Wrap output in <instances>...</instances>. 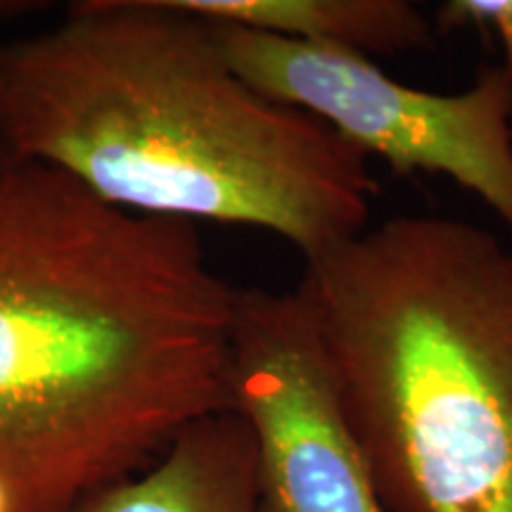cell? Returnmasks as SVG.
<instances>
[{"mask_svg": "<svg viewBox=\"0 0 512 512\" xmlns=\"http://www.w3.org/2000/svg\"><path fill=\"white\" fill-rule=\"evenodd\" d=\"M238 287L197 223L112 207L0 147V482L72 512L235 411Z\"/></svg>", "mask_w": 512, "mask_h": 512, "instance_id": "cell-1", "label": "cell"}, {"mask_svg": "<svg viewBox=\"0 0 512 512\" xmlns=\"http://www.w3.org/2000/svg\"><path fill=\"white\" fill-rule=\"evenodd\" d=\"M0 147L112 207L268 230L316 259L368 228V155L256 91L174 0H86L0 43Z\"/></svg>", "mask_w": 512, "mask_h": 512, "instance_id": "cell-2", "label": "cell"}, {"mask_svg": "<svg viewBox=\"0 0 512 512\" xmlns=\"http://www.w3.org/2000/svg\"><path fill=\"white\" fill-rule=\"evenodd\" d=\"M309 304L387 512H512V245L392 216L316 259Z\"/></svg>", "mask_w": 512, "mask_h": 512, "instance_id": "cell-3", "label": "cell"}, {"mask_svg": "<svg viewBox=\"0 0 512 512\" xmlns=\"http://www.w3.org/2000/svg\"><path fill=\"white\" fill-rule=\"evenodd\" d=\"M211 24V22H209ZM230 67L256 91L313 114L394 174H441L508 228L512 245V79L479 69L460 93H432L382 72L366 55L211 24Z\"/></svg>", "mask_w": 512, "mask_h": 512, "instance_id": "cell-4", "label": "cell"}, {"mask_svg": "<svg viewBox=\"0 0 512 512\" xmlns=\"http://www.w3.org/2000/svg\"><path fill=\"white\" fill-rule=\"evenodd\" d=\"M230 387L254 432L261 512H387L297 290H238Z\"/></svg>", "mask_w": 512, "mask_h": 512, "instance_id": "cell-5", "label": "cell"}, {"mask_svg": "<svg viewBox=\"0 0 512 512\" xmlns=\"http://www.w3.org/2000/svg\"><path fill=\"white\" fill-rule=\"evenodd\" d=\"M72 512H261L252 427L238 411L197 420L150 467L95 491Z\"/></svg>", "mask_w": 512, "mask_h": 512, "instance_id": "cell-6", "label": "cell"}, {"mask_svg": "<svg viewBox=\"0 0 512 512\" xmlns=\"http://www.w3.org/2000/svg\"><path fill=\"white\" fill-rule=\"evenodd\" d=\"M211 24L349 50L394 57L430 48L434 22L408 0H174Z\"/></svg>", "mask_w": 512, "mask_h": 512, "instance_id": "cell-7", "label": "cell"}, {"mask_svg": "<svg viewBox=\"0 0 512 512\" xmlns=\"http://www.w3.org/2000/svg\"><path fill=\"white\" fill-rule=\"evenodd\" d=\"M494 31L501 38L505 50V69H508L512 79V0H503L501 10H498Z\"/></svg>", "mask_w": 512, "mask_h": 512, "instance_id": "cell-8", "label": "cell"}, {"mask_svg": "<svg viewBox=\"0 0 512 512\" xmlns=\"http://www.w3.org/2000/svg\"><path fill=\"white\" fill-rule=\"evenodd\" d=\"M38 3H22V0H0V19L22 17L29 12H36Z\"/></svg>", "mask_w": 512, "mask_h": 512, "instance_id": "cell-9", "label": "cell"}, {"mask_svg": "<svg viewBox=\"0 0 512 512\" xmlns=\"http://www.w3.org/2000/svg\"><path fill=\"white\" fill-rule=\"evenodd\" d=\"M0 512H12L10 494H8V489H5L3 482H0Z\"/></svg>", "mask_w": 512, "mask_h": 512, "instance_id": "cell-10", "label": "cell"}]
</instances>
